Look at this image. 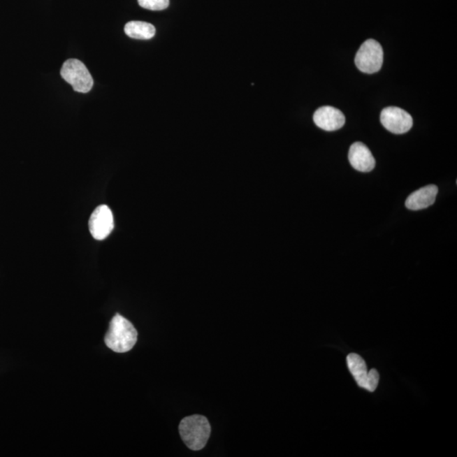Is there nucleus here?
<instances>
[{"label":"nucleus","instance_id":"f257e3e1","mask_svg":"<svg viewBox=\"0 0 457 457\" xmlns=\"http://www.w3.org/2000/svg\"><path fill=\"white\" fill-rule=\"evenodd\" d=\"M138 331L133 324L123 316L116 314L110 323L104 342L115 352L125 354L134 347L138 342Z\"/></svg>","mask_w":457,"mask_h":457},{"label":"nucleus","instance_id":"f03ea898","mask_svg":"<svg viewBox=\"0 0 457 457\" xmlns=\"http://www.w3.org/2000/svg\"><path fill=\"white\" fill-rule=\"evenodd\" d=\"M179 431L188 448L192 451H200L205 447L210 439L211 427L205 416L192 415L182 420Z\"/></svg>","mask_w":457,"mask_h":457},{"label":"nucleus","instance_id":"7ed1b4c3","mask_svg":"<svg viewBox=\"0 0 457 457\" xmlns=\"http://www.w3.org/2000/svg\"><path fill=\"white\" fill-rule=\"evenodd\" d=\"M60 75L78 93L87 94L94 87L93 76L81 60L70 59L63 64Z\"/></svg>","mask_w":457,"mask_h":457},{"label":"nucleus","instance_id":"20e7f679","mask_svg":"<svg viewBox=\"0 0 457 457\" xmlns=\"http://www.w3.org/2000/svg\"><path fill=\"white\" fill-rule=\"evenodd\" d=\"M384 61L382 46L374 39H368L361 46L356 55L355 64L360 71L366 74L380 71Z\"/></svg>","mask_w":457,"mask_h":457},{"label":"nucleus","instance_id":"39448f33","mask_svg":"<svg viewBox=\"0 0 457 457\" xmlns=\"http://www.w3.org/2000/svg\"><path fill=\"white\" fill-rule=\"evenodd\" d=\"M347 365L352 376L358 386L370 392H374L378 386L379 375L376 370L368 371L366 363L362 356L351 354L347 356Z\"/></svg>","mask_w":457,"mask_h":457},{"label":"nucleus","instance_id":"423d86ee","mask_svg":"<svg viewBox=\"0 0 457 457\" xmlns=\"http://www.w3.org/2000/svg\"><path fill=\"white\" fill-rule=\"evenodd\" d=\"M380 122L386 130L394 134L406 133L414 125L411 115L398 107L384 109L381 112Z\"/></svg>","mask_w":457,"mask_h":457},{"label":"nucleus","instance_id":"0eeeda50","mask_svg":"<svg viewBox=\"0 0 457 457\" xmlns=\"http://www.w3.org/2000/svg\"><path fill=\"white\" fill-rule=\"evenodd\" d=\"M115 227L114 216L107 205L96 208L89 219V231L95 240H103L109 236Z\"/></svg>","mask_w":457,"mask_h":457},{"label":"nucleus","instance_id":"6e6552de","mask_svg":"<svg viewBox=\"0 0 457 457\" xmlns=\"http://www.w3.org/2000/svg\"><path fill=\"white\" fill-rule=\"evenodd\" d=\"M314 122L320 129L334 131L340 129L346 123L342 112L331 106H324L317 110Z\"/></svg>","mask_w":457,"mask_h":457},{"label":"nucleus","instance_id":"1a4fd4ad","mask_svg":"<svg viewBox=\"0 0 457 457\" xmlns=\"http://www.w3.org/2000/svg\"><path fill=\"white\" fill-rule=\"evenodd\" d=\"M349 161L355 170L360 172H370L375 169V159L372 152L362 143L352 144L349 150Z\"/></svg>","mask_w":457,"mask_h":457},{"label":"nucleus","instance_id":"9d476101","mask_svg":"<svg viewBox=\"0 0 457 457\" xmlns=\"http://www.w3.org/2000/svg\"><path fill=\"white\" fill-rule=\"evenodd\" d=\"M439 188L435 185H430L420 188L408 196L406 200V207L408 210L418 211L424 210L435 203Z\"/></svg>","mask_w":457,"mask_h":457},{"label":"nucleus","instance_id":"9b49d317","mask_svg":"<svg viewBox=\"0 0 457 457\" xmlns=\"http://www.w3.org/2000/svg\"><path fill=\"white\" fill-rule=\"evenodd\" d=\"M125 34L131 38L148 40L154 37L156 29L150 23L133 21L126 24Z\"/></svg>","mask_w":457,"mask_h":457},{"label":"nucleus","instance_id":"f8f14e48","mask_svg":"<svg viewBox=\"0 0 457 457\" xmlns=\"http://www.w3.org/2000/svg\"><path fill=\"white\" fill-rule=\"evenodd\" d=\"M139 6L150 10H164L170 6V0H138Z\"/></svg>","mask_w":457,"mask_h":457}]
</instances>
